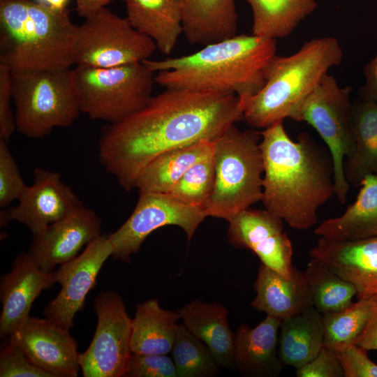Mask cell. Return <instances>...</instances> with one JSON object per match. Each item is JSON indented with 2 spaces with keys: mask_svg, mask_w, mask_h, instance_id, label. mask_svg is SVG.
Listing matches in <instances>:
<instances>
[{
  "mask_svg": "<svg viewBox=\"0 0 377 377\" xmlns=\"http://www.w3.org/2000/svg\"><path fill=\"white\" fill-rule=\"evenodd\" d=\"M124 377H178L172 358L167 355H130Z\"/></svg>",
  "mask_w": 377,
  "mask_h": 377,
  "instance_id": "cell-37",
  "label": "cell"
},
{
  "mask_svg": "<svg viewBox=\"0 0 377 377\" xmlns=\"http://www.w3.org/2000/svg\"><path fill=\"white\" fill-rule=\"evenodd\" d=\"M371 298V310L369 318L353 344L364 350H377V296Z\"/></svg>",
  "mask_w": 377,
  "mask_h": 377,
  "instance_id": "cell-41",
  "label": "cell"
},
{
  "mask_svg": "<svg viewBox=\"0 0 377 377\" xmlns=\"http://www.w3.org/2000/svg\"><path fill=\"white\" fill-rule=\"evenodd\" d=\"M342 59V49L331 36L311 39L290 56L275 55L266 68L262 89L240 101L243 119L259 128L286 118L293 120L302 103Z\"/></svg>",
  "mask_w": 377,
  "mask_h": 377,
  "instance_id": "cell-5",
  "label": "cell"
},
{
  "mask_svg": "<svg viewBox=\"0 0 377 377\" xmlns=\"http://www.w3.org/2000/svg\"><path fill=\"white\" fill-rule=\"evenodd\" d=\"M276 50V39L237 34L188 55L142 63L158 72L155 82L165 89L230 92L243 101L264 87Z\"/></svg>",
  "mask_w": 377,
  "mask_h": 377,
  "instance_id": "cell-3",
  "label": "cell"
},
{
  "mask_svg": "<svg viewBox=\"0 0 377 377\" xmlns=\"http://www.w3.org/2000/svg\"><path fill=\"white\" fill-rule=\"evenodd\" d=\"M253 13L252 34L285 38L317 8L315 0H246Z\"/></svg>",
  "mask_w": 377,
  "mask_h": 377,
  "instance_id": "cell-30",
  "label": "cell"
},
{
  "mask_svg": "<svg viewBox=\"0 0 377 377\" xmlns=\"http://www.w3.org/2000/svg\"><path fill=\"white\" fill-rule=\"evenodd\" d=\"M260 132L235 124L213 140L215 183L207 216L229 221L262 200L264 165Z\"/></svg>",
  "mask_w": 377,
  "mask_h": 377,
  "instance_id": "cell-6",
  "label": "cell"
},
{
  "mask_svg": "<svg viewBox=\"0 0 377 377\" xmlns=\"http://www.w3.org/2000/svg\"><path fill=\"white\" fill-rule=\"evenodd\" d=\"M112 253L108 235H101L80 254L61 265L56 272L61 288L44 309L45 316L69 330L75 315L82 309L87 294L94 287L102 266Z\"/></svg>",
  "mask_w": 377,
  "mask_h": 377,
  "instance_id": "cell-13",
  "label": "cell"
},
{
  "mask_svg": "<svg viewBox=\"0 0 377 377\" xmlns=\"http://www.w3.org/2000/svg\"><path fill=\"white\" fill-rule=\"evenodd\" d=\"M183 33L192 45H206L235 36V0H182Z\"/></svg>",
  "mask_w": 377,
  "mask_h": 377,
  "instance_id": "cell-23",
  "label": "cell"
},
{
  "mask_svg": "<svg viewBox=\"0 0 377 377\" xmlns=\"http://www.w3.org/2000/svg\"><path fill=\"white\" fill-rule=\"evenodd\" d=\"M179 318L177 311L162 309L155 298L138 304L131 321V353L167 355L171 352Z\"/></svg>",
  "mask_w": 377,
  "mask_h": 377,
  "instance_id": "cell-27",
  "label": "cell"
},
{
  "mask_svg": "<svg viewBox=\"0 0 377 377\" xmlns=\"http://www.w3.org/2000/svg\"><path fill=\"white\" fill-rule=\"evenodd\" d=\"M101 226L96 212L82 203L41 234L33 236L27 252L43 271L51 272L57 265L75 258L84 246L99 237Z\"/></svg>",
  "mask_w": 377,
  "mask_h": 377,
  "instance_id": "cell-17",
  "label": "cell"
},
{
  "mask_svg": "<svg viewBox=\"0 0 377 377\" xmlns=\"http://www.w3.org/2000/svg\"><path fill=\"white\" fill-rule=\"evenodd\" d=\"M324 345L322 313L313 305L281 320L279 356L283 365L298 369L307 364Z\"/></svg>",
  "mask_w": 377,
  "mask_h": 377,
  "instance_id": "cell-26",
  "label": "cell"
},
{
  "mask_svg": "<svg viewBox=\"0 0 377 377\" xmlns=\"http://www.w3.org/2000/svg\"><path fill=\"white\" fill-rule=\"evenodd\" d=\"M260 135L264 165L261 201L265 209L293 229L309 228L317 223L319 208L334 195L330 151L306 132L293 140L283 121L264 128Z\"/></svg>",
  "mask_w": 377,
  "mask_h": 377,
  "instance_id": "cell-2",
  "label": "cell"
},
{
  "mask_svg": "<svg viewBox=\"0 0 377 377\" xmlns=\"http://www.w3.org/2000/svg\"><path fill=\"white\" fill-rule=\"evenodd\" d=\"M77 27L68 8L0 0V63L12 71L71 68Z\"/></svg>",
  "mask_w": 377,
  "mask_h": 377,
  "instance_id": "cell-4",
  "label": "cell"
},
{
  "mask_svg": "<svg viewBox=\"0 0 377 377\" xmlns=\"http://www.w3.org/2000/svg\"><path fill=\"white\" fill-rule=\"evenodd\" d=\"M295 375L297 377H344L337 352L324 346L313 359L296 369Z\"/></svg>",
  "mask_w": 377,
  "mask_h": 377,
  "instance_id": "cell-39",
  "label": "cell"
},
{
  "mask_svg": "<svg viewBox=\"0 0 377 377\" xmlns=\"http://www.w3.org/2000/svg\"><path fill=\"white\" fill-rule=\"evenodd\" d=\"M37 2L57 10L67 8L68 0H36Z\"/></svg>",
  "mask_w": 377,
  "mask_h": 377,
  "instance_id": "cell-44",
  "label": "cell"
},
{
  "mask_svg": "<svg viewBox=\"0 0 377 377\" xmlns=\"http://www.w3.org/2000/svg\"><path fill=\"white\" fill-rule=\"evenodd\" d=\"M72 73L80 112L91 119L117 122L152 97L155 75L142 62L110 68L76 66Z\"/></svg>",
  "mask_w": 377,
  "mask_h": 377,
  "instance_id": "cell-8",
  "label": "cell"
},
{
  "mask_svg": "<svg viewBox=\"0 0 377 377\" xmlns=\"http://www.w3.org/2000/svg\"><path fill=\"white\" fill-rule=\"evenodd\" d=\"M178 377H212L219 365L208 347L182 323L179 324L172 348Z\"/></svg>",
  "mask_w": 377,
  "mask_h": 377,
  "instance_id": "cell-33",
  "label": "cell"
},
{
  "mask_svg": "<svg viewBox=\"0 0 377 377\" xmlns=\"http://www.w3.org/2000/svg\"><path fill=\"white\" fill-rule=\"evenodd\" d=\"M35 365L52 377H75L77 343L69 330L49 318L31 317L10 335Z\"/></svg>",
  "mask_w": 377,
  "mask_h": 377,
  "instance_id": "cell-16",
  "label": "cell"
},
{
  "mask_svg": "<svg viewBox=\"0 0 377 377\" xmlns=\"http://www.w3.org/2000/svg\"><path fill=\"white\" fill-rule=\"evenodd\" d=\"M365 84L358 89L360 99L377 103V53L363 68Z\"/></svg>",
  "mask_w": 377,
  "mask_h": 377,
  "instance_id": "cell-42",
  "label": "cell"
},
{
  "mask_svg": "<svg viewBox=\"0 0 377 377\" xmlns=\"http://www.w3.org/2000/svg\"><path fill=\"white\" fill-rule=\"evenodd\" d=\"M337 352L344 377H377V364L370 360L367 350L350 344Z\"/></svg>",
  "mask_w": 377,
  "mask_h": 377,
  "instance_id": "cell-38",
  "label": "cell"
},
{
  "mask_svg": "<svg viewBox=\"0 0 377 377\" xmlns=\"http://www.w3.org/2000/svg\"><path fill=\"white\" fill-rule=\"evenodd\" d=\"M228 237L237 248L248 249L261 264L290 277L293 246L283 220L267 210L246 209L228 221Z\"/></svg>",
  "mask_w": 377,
  "mask_h": 377,
  "instance_id": "cell-15",
  "label": "cell"
},
{
  "mask_svg": "<svg viewBox=\"0 0 377 377\" xmlns=\"http://www.w3.org/2000/svg\"><path fill=\"white\" fill-rule=\"evenodd\" d=\"M253 288L256 297L251 306L281 320L312 305L311 290L304 272L295 266L288 278L260 264Z\"/></svg>",
  "mask_w": 377,
  "mask_h": 377,
  "instance_id": "cell-21",
  "label": "cell"
},
{
  "mask_svg": "<svg viewBox=\"0 0 377 377\" xmlns=\"http://www.w3.org/2000/svg\"><path fill=\"white\" fill-rule=\"evenodd\" d=\"M135 207L124 224L108 235L113 246L112 257L129 262L146 238L165 226L180 227L188 241L207 217L205 210L182 204L168 193L139 192Z\"/></svg>",
  "mask_w": 377,
  "mask_h": 377,
  "instance_id": "cell-12",
  "label": "cell"
},
{
  "mask_svg": "<svg viewBox=\"0 0 377 377\" xmlns=\"http://www.w3.org/2000/svg\"><path fill=\"white\" fill-rule=\"evenodd\" d=\"M371 310V298L358 299L342 310L323 313V346L337 351L353 344L364 330Z\"/></svg>",
  "mask_w": 377,
  "mask_h": 377,
  "instance_id": "cell-32",
  "label": "cell"
},
{
  "mask_svg": "<svg viewBox=\"0 0 377 377\" xmlns=\"http://www.w3.org/2000/svg\"><path fill=\"white\" fill-rule=\"evenodd\" d=\"M11 98L12 71L8 65L0 63V138L7 142L16 129Z\"/></svg>",
  "mask_w": 377,
  "mask_h": 377,
  "instance_id": "cell-40",
  "label": "cell"
},
{
  "mask_svg": "<svg viewBox=\"0 0 377 377\" xmlns=\"http://www.w3.org/2000/svg\"><path fill=\"white\" fill-rule=\"evenodd\" d=\"M57 282V272L43 271L27 251L16 256L11 270L1 277V337L13 334L29 316L40 293Z\"/></svg>",
  "mask_w": 377,
  "mask_h": 377,
  "instance_id": "cell-18",
  "label": "cell"
},
{
  "mask_svg": "<svg viewBox=\"0 0 377 377\" xmlns=\"http://www.w3.org/2000/svg\"><path fill=\"white\" fill-rule=\"evenodd\" d=\"M34 177L33 184L27 186L17 205L1 212V226L14 220L26 226L33 236L82 204L59 172L37 168Z\"/></svg>",
  "mask_w": 377,
  "mask_h": 377,
  "instance_id": "cell-14",
  "label": "cell"
},
{
  "mask_svg": "<svg viewBox=\"0 0 377 377\" xmlns=\"http://www.w3.org/2000/svg\"><path fill=\"white\" fill-rule=\"evenodd\" d=\"M309 255L351 283L358 299L377 296V237L346 241L320 237Z\"/></svg>",
  "mask_w": 377,
  "mask_h": 377,
  "instance_id": "cell-19",
  "label": "cell"
},
{
  "mask_svg": "<svg viewBox=\"0 0 377 377\" xmlns=\"http://www.w3.org/2000/svg\"><path fill=\"white\" fill-rule=\"evenodd\" d=\"M242 119L243 107L235 94L166 88L141 110L104 128L98 158L130 191L143 168L160 154L214 140Z\"/></svg>",
  "mask_w": 377,
  "mask_h": 377,
  "instance_id": "cell-1",
  "label": "cell"
},
{
  "mask_svg": "<svg viewBox=\"0 0 377 377\" xmlns=\"http://www.w3.org/2000/svg\"><path fill=\"white\" fill-rule=\"evenodd\" d=\"M126 18L151 38L163 54H170L183 32L182 0H124Z\"/></svg>",
  "mask_w": 377,
  "mask_h": 377,
  "instance_id": "cell-24",
  "label": "cell"
},
{
  "mask_svg": "<svg viewBox=\"0 0 377 377\" xmlns=\"http://www.w3.org/2000/svg\"><path fill=\"white\" fill-rule=\"evenodd\" d=\"M281 320L271 316L251 328L242 324L235 333L234 364L240 374L251 377H276L284 366L279 356Z\"/></svg>",
  "mask_w": 377,
  "mask_h": 377,
  "instance_id": "cell-20",
  "label": "cell"
},
{
  "mask_svg": "<svg viewBox=\"0 0 377 377\" xmlns=\"http://www.w3.org/2000/svg\"><path fill=\"white\" fill-rule=\"evenodd\" d=\"M310 287L312 305L322 314L342 310L357 295L355 286L316 258L304 271Z\"/></svg>",
  "mask_w": 377,
  "mask_h": 377,
  "instance_id": "cell-31",
  "label": "cell"
},
{
  "mask_svg": "<svg viewBox=\"0 0 377 377\" xmlns=\"http://www.w3.org/2000/svg\"><path fill=\"white\" fill-rule=\"evenodd\" d=\"M97 325L87 350L80 353L84 377H122L131 354V321L121 296L101 292L94 300Z\"/></svg>",
  "mask_w": 377,
  "mask_h": 377,
  "instance_id": "cell-11",
  "label": "cell"
},
{
  "mask_svg": "<svg viewBox=\"0 0 377 377\" xmlns=\"http://www.w3.org/2000/svg\"><path fill=\"white\" fill-rule=\"evenodd\" d=\"M1 377H52L35 365L22 348L8 336L0 353Z\"/></svg>",
  "mask_w": 377,
  "mask_h": 377,
  "instance_id": "cell-36",
  "label": "cell"
},
{
  "mask_svg": "<svg viewBox=\"0 0 377 377\" xmlns=\"http://www.w3.org/2000/svg\"><path fill=\"white\" fill-rule=\"evenodd\" d=\"M27 185L24 182L8 142L0 138V207L7 208L18 200Z\"/></svg>",
  "mask_w": 377,
  "mask_h": 377,
  "instance_id": "cell-35",
  "label": "cell"
},
{
  "mask_svg": "<svg viewBox=\"0 0 377 377\" xmlns=\"http://www.w3.org/2000/svg\"><path fill=\"white\" fill-rule=\"evenodd\" d=\"M177 312L185 327L208 347L217 364L235 369V334L229 327L227 309L216 302L193 300Z\"/></svg>",
  "mask_w": 377,
  "mask_h": 377,
  "instance_id": "cell-22",
  "label": "cell"
},
{
  "mask_svg": "<svg viewBox=\"0 0 377 377\" xmlns=\"http://www.w3.org/2000/svg\"><path fill=\"white\" fill-rule=\"evenodd\" d=\"M214 183L212 152L190 167L168 194L182 204L205 210L212 195Z\"/></svg>",
  "mask_w": 377,
  "mask_h": 377,
  "instance_id": "cell-34",
  "label": "cell"
},
{
  "mask_svg": "<svg viewBox=\"0 0 377 377\" xmlns=\"http://www.w3.org/2000/svg\"><path fill=\"white\" fill-rule=\"evenodd\" d=\"M213 149V140H204L167 151L143 168L135 188L139 192L169 193L188 168L211 154Z\"/></svg>",
  "mask_w": 377,
  "mask_h": 377,
  "instance_id": "cell-29",
  "label": "cell"
},
{
  "mask_svg": "<svg viewBox=\"0 0 377 377\" xmlns=\"http://www.w3.org/2000/svg\"><path fill=\"white\" fill-rule=\"evenodd\" d=\"M359 188L355 200L341 215L322 222L316 235L331 241L377 237V175H367Z\"/></svg>",
  "mask_w": 377,
  "mask_h": 377,
  "instance_id": "cell-25",
  "label": "cell"
},
{
  "mask_svg": "<svg viewBox=\"0 0 377 377\" xmlns=\"http://www.w3.org/2000/svg\"><path fill=\"white\" fill-rule=\"evenodd\" d=\"M77 25L71 50L73 64L110 68L141 63L157 49L154 41L136 30L126 17L105 7Z\"/></svg>",
  "mask_w": 377,
  "mask_h": 377,
  "instance_id": "cell-10",
  "label": "cell"
},
{
  "mask_svg": "<svg viewBox=\"0 0 377 377\" xmlns=\"http://www.w3.org/2000/svg\"><path fill=\"white\" fill-rule=\"evenodd\" d=\"M351 86L341 87L328 73L297 110L293 121H304L319 134L330 151L334 166V195L341 204L347 200L350 184L344 161L355 149L351 127Z\"/></svg>",
  "mask_w": 377,
  "mask_h": 377,
  "instance_id": "cell-9",
  "label": "cell"
},
{
  "mask_svg": "<svg viewBox=\"0 0 377 377\" xmlns=\"http://www.w3.org/2000/svg\"><path fill=\"white\" fill-rule=\"evenodd\" d=\"M72 68L12 71L16 129L31 138L71 126L81 113Z\"/></svg>",
  "mask_w": 377,
  "mask_h": 377,
  "instance_id": "cell-7",
  "label": "cell"
},
{
  "mask_svg": "<svg viewBox=\"0 0 377 377\" xmlns=\"http://www.w3.org/2000/svg\"><path fill=\"white\" fill-rule=\"evenodd\" d=\"M76 3L75 10L77 14L85 18L88 15L105 7L112 1L117 0H75Z\"/></svg>",
  "mask_w": 377,
  "mask_h": 377,
  "instance_id": "cell-43",
  "label": "cell"
},
{
  "mask_svg": "<svg viewBox=\"0 0 377 377\" xmlns=\"http://www.w3.org/2000/svg\"><path fill=\"white\" fill-rule=\"evenodd\" d=\"M351 127L355 149L345 159L343 170L350 186L359 188L367 175H377V103L355 100Z\"/></svg>",
  "mask_w": 377,
  "mask_h": 377,
  "instance_id": "cell-28",
  "label": "cell"
}]
</instances>
